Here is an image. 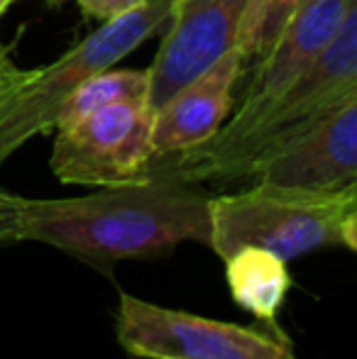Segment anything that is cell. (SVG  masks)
I'll return each instance as SVG.
<instances>
[{
  "label": "cell",
  "instance_id": "obj_17",
  "mask_svg": "<svg viewBox=\"0 0 357 359\" xmlns=\"http://www.w3.org/2000/svg\"><path fill=\"white\" fill-rule=\"evenodd\" d=\"M15 3H18V0H0V18H3V15L8 13V10L13 8Z\"/></svg>",
  "mask_w": 357,
  "mask_h": 359
},
{
  "label": "cell",
  "instance_id": "obj_10",
  "mask_svg": "<svg viewBox=\"0 0 357 359\" xmlns=\"http://www.w3.org/2000/svg\"><path fill=\"white\" fill-rule=\"evenodd\" d=\"M353 10L357 0H306L284 22L262 62L250 69L235 108L260 103L299 79L323 54Z\"/></svg>",
  "mask_w": 357,
  "mask_h": 359
},
{
  "label": "cell",
  "instance_id": "obj_9",
  "mask_svg": "<svg viewBox=\"0 0 357 359\" xmlns=\"http://www.w3.org/2000/svg\"><path fill=\"white\" fill-rule=\"evenodd\" d=\"M243 76L245 59L238 47H233L213 67L181 86L154 113V156L186 151L213 137L223 128L225 120L233 115Z\"/></svg>",
  "mask_w": 357,
  "mask_h": 359
},
{
  "label": "cell",
  "instance_id": "obj_11",
  "mask_svg": "<svg viewBox=\"0 0 357 359\" xmlns=\"http://www.w3.org/2000/svg\"><path fill=\"white\" fill-rule=\"evenodd\" d=\"M225 262V281L230 296L243 311L252 313L269 332L286 335L279 325V311L291 291V274L286 262L274 252L260 247H243Z\"/></svg>",
  "mask_w": 357,
  "mask_h": 359
},
{
  "label": "cell",
  "instance_id": "obj_18",
  "mask_svg": "<svg viewBox=\"0 0 357 359\" xmlns=\"http://www.w3.org/2000/svg\"><path fill=\"white\" fill-rule=\"evenodd\" d=\"M159 3H167V5H172V8H174L177 3H181V0H159Z\"/></svg>",
  "mask_w": 357,
  "mask_h": 359
},
{
  "label": "cell",
  "instance_id": "obj_12",
  "mask_svg": "<svg viewBox=\"0 0 357 359\" xmlns=\"http://www.w3.org/2000/svg\"><path fill=\"white\" fill-rule=\"evenodd\" d=\"M144 98L147 100V72L144 69H103V72L88 76L64 103L59 110L57 128H67V125L76 123V120L86 118L95 110L105 108L118 100H133Z\"/></svg>",
  "mask_w": 357,
  "mask_h": 359
},
{
  "label": "cell",
  "instance_id": "obj_3",
  "mask_svg": "<svg viewBox=\"0 0 357 359\" xmlns=\"http://www.w3.org/2000/svg\"><path fill=\"white\" fill-rule=\"evenodd\" d=\"M208 210V247L220 259L243 247L274 252L284 262L325 247L357 250V184L340 191L252 184L210 196Z\"/></svg>",
  "mask_w": 357,
  "mask_h": 359
},
{
  "label": "cell",
  "instance_id": "obj_14",
  "mask_svg": "<svg viewBox=\"0 0 357 359\" xmlns=\"http://www.w3.org/2000/svg\"><path fill=\"white\" fill-rule=\"evenodd\" d=\"M25 198L0 186V247L20 242Z\"/></svg>",
  "mask_w": 357,
  "mask_h": 359
},
{
  "label": "cell",
  "instance_id": "obj_1",
  "mask_svg": "<svg viewBox=\"0 0 357 359\" xmlns=\"http://www.w3.org/2000/svg\"><path fill=\"white\" fill-rule=\"evenodd\" d=\"M210 196L172 176L103 186L76 198H25L20 242H44L113 274L125 259H157L210 237Z\"/></svg>",
  "mask_w": 357,
  "mask_h": 359
},
{
  "label": "cell",
  "instance_id": "obj_13",
  "mask_svg": "<svg viewBox=\"0 0 357 359\" xmlns=\"http://www.w3.org/2000/svg\"><path fill=\"white\" fill-rule=\"evenodd\" d=\"M306 0H248L240 18L235 47L245 59V72L262 62L284 22Z\"/></svg>",
  "mask_w": 357,
  "mask_h": 359
},
{
  "label": "cell",
  "instance_id": "obj_6",
  "mask_svg": "<svg viewBox=\"0 0 357 359\" xmlns=\"http://www.w3.org/2000/svg\"><path fill=\"white\" fill-rule=\"evenodd\" d=\"M154 110L144 98L118 100L57 128L52 174L69 186H120L147 179Z\"/></svg>",
  "mask_w": 357,
  "mask_h": 359
},
{
  "label": "cell",
  "instance_id": "obj_15",
  "mask_svg": "<svg viewBox=\"0 0 357 359\" xmlns=\"http://www.w3.org/2000/svg\"><path fill=\"white\" fill-rule=\"evenodd\" d=\"M144 3L147 0H76L81 13L90 20H98V22H110L120 15L133 13Z\"/></svg>",
  "mask_w": 357,
  "mask_h": 359
},
{
  "label": "cell",
  "instance_id": "obj_16",
  "mask_svg": "<svg viewBox=\"0 0 357 359\" xmlns=\"http://www.w3.org/2000/svg\"><path fill=\"white\" fill-rule=\"evenodd\" d=\"M29 76H32V69H20L18 64L10 59L5 44L0 42V103H3L5 98H10Z\"/></svg>",
  "mask_w": 357,
  "mask_h": 359
},
{
  "label": "cell",
  "instance_id": "obj_2",
  "mask_svg": "<svg viewBox=\"0 0 357 359\" xmlns=\"http://www.w3.org/2000/svg\"><path fill=\"white\" fill-rule=\"evenodd\" d=\"M350 98H357V10L345 18L323 54L284 90L235 108L223 128L203 144L154 156L147 176H172L196 186L252 179L255 169L269 154Z\"/></svg>",
  "mask_w": 357,
  "mask_h": 359
},
{
  "label": "cell",
  "instance_id": "obj_5",
  "mask_svg": "<svg viewBox=\"0 0 357 359\" xmlns=\"http://www.w3.org/2000/svg\"><path fill=\"white\" fill-rule=\"evenodd\" d=\"M115 335L137 359H296L289 335L154 306L123 291Z\"/></svg>",
  "mask_w": 357,
  "mask_h": 359
},
{
  "label": "cell",
  "instance_id": "obj_7",
  "mask_svg": "<svg viewBox=\"0 0 357 359\" xmlns=\"http://www.w3.org/2000/svg\"><path fill=\"white\" fill-rule=\"evenodd\" d=\"M248 0H181L162 29L154 62L147 72V105L157 113L169 98L213 67L235 47Z\"/></svg>",
  "mask_w": 357,
  "mask_h": 359
},
{
  "label": "cell",
  "instance_id": "obj_8",
  "mask_svg": "<svg viewBox=\"0 0 357 359\" xmlns=\"http://www.w3.org/2000/svg\"><path fill=\"white\" fill-rule=\"evenodd\" d=\"M255 184L340 191L357 184V98L345 100L306 133L269 154Z\"/></svg>",
  "mask_w": 357,
  "mask_h": 359
},
{
  "label": "cell",
  "instance_id": "obj_4",
  "mask_svg": "<svg viewBox=\"0 0 357 359\" xmlns=\"http://www.w3.org/2000/svg\"><path fill=\"white\" fill-rule=\"evenodd\" d=\"M169 15L172 5L147 0L133 13L103 22L54 64L32 69V76L0 103V166L34 135L54 130L69 95L88 76L115 67L142 42L162 32Z\"/></svg>",
  "mask_w": 357,
  "mask_h": 359
}]
</instances>
